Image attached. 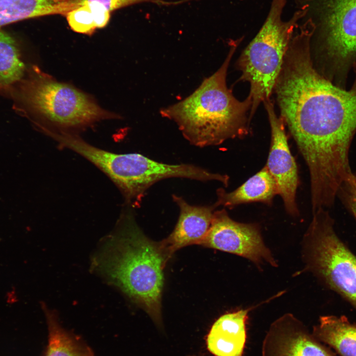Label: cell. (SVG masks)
<instances>
[{"mask_svg": "<svg viewBox=\"0 0 356 356\" xmlns=\"http://www.w3.org/2000/svg\"><path fill=\"white\" fill-rule=\"evenodd\" d=\"M281 336L276 345L275 356H335L302 331L292 329Z\"/></svg>", "mask_w": 356, "mask_h": 356, "instance_id": "obj_17", "label": "cell"}, {"mask_svg": "<svg viewBox=\"0 0 356 356\" xmlns=\"http://www.w3.org/2000/svg\"><path fill=\"white\" fill-rule=\"evenodd\" d=\"M126 206L94 257V266L156 322L161 320L164 269L172 257L162 241L147 237Z\"/></svg>", "mask_w": 356, "mask_h": 356, "instance_id": "obj_2", "label": "cell"}, {"mask_svg": "<svg viewBox=\"0 0 356 356\" xmlns=\"http://www.w3.org/2000/svg\"><path fill=\"white\" fill-rule=\"evenodd\" d=\"M69 148L94 165L118 187L126 203L138 208L147 190L160 180L184 178L210 181L213 173L193 164H169L139 153H116L95 147L80 137L73 138Z\"/></svg>", "mask_w": 356, "mask_h": 356, "instance_id": "obj_4", "label": "cell"}, {"mask_svg": "<svg viewBox=\"0 0 356 356\" xmlns=\"http://www.w3.org/2000/svg\"><path fill=\"white\" fill-rule=\"evenodd\" d=\"M173 201L180 212L173 232L162 241L172 256L178 250L188 245H200L206 236L217 208L215 204L195 206L188 204L182 197L172 195Z\"/></svg>", "mask_w": 356, "mask_h": 356, "instance_id": "obj_11", "label": "cell"}, {"mask_svg": "<svg viewBox=\"0 0 356 356\" xmlns=\"http://www.w3.org/2000/svg\"><path fill=\"white\" fill-rule=\"evenodd\" d=\"M25 70L16 42L0 31V85L8 86L20 81Z\"/></svg>", "mask_w": 356, "mask_h": 356, "instance_id": "obj_18", "label": "cell"}, {"mask_svg": "<svg viewBox=\"0 0 356 356\" xmlns=\"http://www.w3.org/2000/svg\"><path fill=\"white\" fill-rule=\"evenodd\" d=\"M278 194L276 183L265 166L234 190L227 192L223 188L217 190V208L228 209L244 203L262 202L270 205L274 196Z\"/></svg>", "mask_w": 356, "mask_h": 356, "instance_id": "obj_13", "label": "cell"}, {"mask_svg": "<svg viewBox=\"0 0 356 356\" xmlns=\"http://www.w3.org/2000/svg\"><path fill=\"white\" fill-rule=\"evenodd\" d=\"M252 309L225 313L215 322L206 341L211 353L216 356H242L246 338V321Z\"/></svg>", "mask_w": 356, "mask_h": 356, "instance_id": "obj_12", "label": "cell"}, {"mask_svg": "<svg viewBox=\"0 0 356 356\" xmlns=\"http://www.w3.org/2000/svg\"><path fill=\"white\" fill-rule=\"evenodd\" d=\"M263 102L271 129V143L265 166L276 183L286 211L296 216L299 215L296 202L299 183L297 166L290 150L283 120L277 117L269 99Z\"/></svg>", "mask_w": 356, "mask_h": 356, "instance_id": "obj_10", "label": "cell"}, {"mask_svg": "<svg viewBox=\"0 0 356 356\" xmlns=\"http://www.w3.org/2000/svg\"><path fill=\"white\" fill-rule=\"evenodd\" d=\"M313 335L334 348L341 356H356V324L345 316H321Z\"/></svg>", "mask_w": 356, "mask_h": 356, "instance_id": "obj_14", "label": "cell"}, {"mask_svg": "<svg viewBox=\"0 0 356 356\" xmlns=\"http://www.w3.org/2000/svg\"><path fill=\"white\" fill-rule=\"evenodd\" d=\"M43 308L48 329V345L44 356H94L91 349L83 340L61 326L54 312Z\"/></svg>", "mask_w": 356, "mask_h": 356, "instance_id": "obj_15", "label": "cell"}, {"mask_svg": "<svg viewBox=\"0 0 356 356\" xmlns=\"http://www.w3.org/2000/svg\"><path fill=\"white\" fill-rule=\"evenodd\" d=\"M21 96L42 121L38 126L44 132L71 133L100 120L119 117L101 108L90 96L57 82L36 66L22 80Z\"/></svg>", "mask_w": 356, "mask_h": 356, "instance_id": "obj_6", "label": "cell"}, {"mask_svg": "<svg viewBox=\"0 0 356 356\" xmlns=\"http://www.w3.org/2000/svg\"><path fill=\"white\" fill-rule=\"evenodd\" d=\"M318 51V72L346 88L348 75L356 67V0H311Z\"/></svg>", "mask_w": 356, "mask_h": 356, "instance_id": "obj_7", "label": "cell"}, {"mask_svg": "<svg viewBox=\"0 0 356 356\" xmlns=\"http://www.w3.org/2000/svg\"><path fill=\"white\" fill-rule=\"evenodd\" d=\"M88 4L90 7L94 17L97 28L105 27L110 18V12L101 5L93 2H84L80 5Z\"/></svg>", "mask_w": 356, "mask_h": 356, "instance_id": "obj_22", "label": "cell"}, {"mask_svg": "<svg viewBox=\"0 0 356 356\" xmlns=\"http://www.w3.org/2000/svg\"><path fill=\"white\" fill-rule=\"evenodd\" d=\"M337 196L356 219V174H353L341 186Z\"/></svg>", "mask_w": 356, "mask_h": 356, "instance_id": "obj_21", "label": "cell"}, {"mask_svg": "<svg viewBox=\"0 0 356 356\" xmlns=\"http://www.w3.org/2000/svg\"><path fill=\"white\" fill-rule=\"evenodd\" d=\"M183 0H70V3L73 9H75L84 2H95L101 5L111 12L114 10L144 2L171 4H177Z\"/></svg>", "mask_w": 356, "mask_h": 356, "instance_id": "obj_20", "label": "cell"}, {"mask_svg": "<svg viewBox=\"0 0 356 356\" xmlns=\"http://www.w3.org/2000/svg\"><path fill=\"white\" fill-rule=\"evenodd\" d=\"M314 30L306 21L293 35L274 89L311 186L325 189L339 186L353 173L349 154L356 133V68L348 90L322 75L311 56Z\"/></svg>", "mask_w": 356, "mask_h": 356, "instance_id": "obj_1", "label": "cell"}, {"mask_svg": "<svg viewBox=\"0 0 356 356\" xmlns=\"http://www.w3.org/2000/svg\"><path fill=\"white\" fill-rule=\"evenodd\" d=\"M286 0H272L261 29L239 57L240 81L250 84L251 120L261 102L269 99L280 73L284 59L300 20L308 12L307 4L287 21L282 18Z\"/></svg>", "mask_w": 356, "mask_h": 356, "instance_id": "obj_5", "label": "cell"}, {"mask_svg": "<svg viewBox=\"0 0 356 356\" xmlns=\"http://www.w3.org/2000/svg\"><path fill=\"white\" fill-rule=\"evenodd\" d=\"M241 40L232 41L221 67L205 79L183 100L162 108V117L174 121L191 144L199 147L217 145L230 138L248 134L252 106L250 96L237 99L226 86L228 65Z\"/></svg>", "mask_w": 356, "mask_h": 356, "instance_id": "obj_3", "label": "cell"}, {"mask_svg": "<svg viewBox=\"0 0 356 356\" xmlns=\"http://www.w3.org/2000/svg\"><path fill=\"white\" fill-rule=\"evenodd\" d=\"M200 245L241 256L258 266L265 262L277 266L264 243L259 225L236 222L224 209L215 211L209 230Z\"/></svg>", "mask_w": 356, "mask_h": 356, "instance_id": "obj_9", "label": "cell"}, {"mask_svg": "<svg viewBox=\"0 0 356 356\" xmlns=\"http://www.w3.org/2000/svg\"><path fill=\"white\" fill-rule=\"evenodd\" d=\"M304 242L305 269L356 310V256L336 234L327 209L312 212Z\"/></svg>", "mask_w": 356, "mask_h": 356, "instance_id": "obj_8", "label": "cell"}, {"mask_svg": "<svg viewBox=\"0 0 356 356\" xmlns=\"http://www.w3.org/2000/svg\"><path fill=\"white\" fill-rule=\"evenodd\" d=\"M67 0H0V28L31 18L54 14L55 7Z\"/></svg>", "mask_w": 356, "mask_h": 356, "instance_id": "obj_16", "label": "cell"}, {"mask_svg": "<svg viewBox=\"0 0 356 356\" xmlns=\"http://www.w3.org/2000/svg\"><path fill=\"white\" fill-rule=\"evenodd\" d=\"M71 29L79 33L91 35L97 29L93 12L88 4H84L66 15Z\"/></svg>", "mask_w": 356, "mask_h": 356, "instance_id": "obj_19", "label": "cell"}]
</instances>
